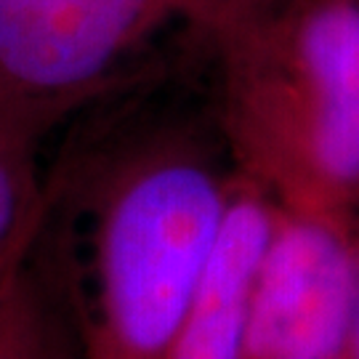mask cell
Returning <instances> with one entry per match:
<instances>
[{"label": "cell", "instance_id": "2", "mask_svg": "<svg viewBox=\"0 0 359 359\" xmlns=\"http://www.w3.org/2000/svg\"><path fill=\"white\" fill-rule=\"evenodd\" d=\"M205 38L234 173L280 210L357 224L359 0H243Z\"/></svg>", "mask_w": 359, "mask_h": 359}, {"label": "cell", "instance_id": "3", "mask_svg": "<svg viewBox=\"0 0 359 359\" xmlns=\"http://www.w3.org/2000/svg\"><path fill=\"white\" fill-rule=\"evenodd\" d=\"M243 0H0V120L46 136L115 93L170 27L205 35Z\"/></svg>", "mask_w": 359, "mask_h": 359}, {"label": "cell", "instance_id": "9", "mask_svg": "<svg viewBox=\"0 0 359 359\" xmlns=\"http://www.w3.org/2000/svg\"><path fill=\"white\" fill-rule=\"evenodd\" d=\"M29 253H32V250H29ZM29 253H27V256H29ZM27 256H25V258H27ZM25 258H22V261H25ZM22 261H16V264H11V266L0 269V298H3V290H6V285H8V280L13 277V271H16V266H19Z\"/></svg>", "mask_w": 359, "mask_h": 359}, {"label": "cell", "instance_id": "5", "mask_svg": "<svg viewBox=\"0 0 359 359\" xmlns=\"http://www.w3.org/2000/svg\"><path fill=\"white\" fill-rule=\"evenodd\" d=\"M280 208L243 176L234 179L216 248L194 285L163 359H240L258 271Z\"/></svg>", "mask_w": 359, "mask_h": 359}, {"label": "cell", "instance_id": "1", "mask_svg": "<svg viewBox=\"0 0 359 359\" xmlns=\"http://www.w3.org/2000/svg\"><path fill=\"white\" fill-rule=\"evenodd\" d=\"M218 139L176 109H126L93 139L88 280L69 283L88 359H163L237 179Z\"/></svg>", "mask_w": 359, "mask_h": 359}, {"label": "cell", "instance_id": "4", "mask_svg": "<svg viewBox=\"0 0 359 359\" xmlns=\"http://www.w3.org/2000/svg\"><path fill=\"white\" fill-rule=\"evenodd\" d=\"M357 298V224L280 210L240 359H341Z\"/></svg>", "mask_w": 359, "mask_h": 359}, {"label": "cell", "instance_id": "7", "mask_svg": "<svg viewBox=\"0 0 359 359\" xmlns=\"http://www.w3.org/2000/svg\"><path fill=\"white\" fill-rule=\"evenodd\" d=\"M40 136L0 120V269L38 245L48 226L53 192L40 170Z\"/></svg>", "mask_w": 359, "mask_h": 359}, {"label": "cell", "instance_id": "8", "mask_svg": "<svg viewBox=\"0 0 359 359\" xmlns=\"http://www.w3.org/2000/svg\"><path fill=\"white\" fill-rule=\"evenodd\" d=\"M341 359H359V224H357V298H354V314H351V330L346 338V348Z\"/></svg>", "mask_w": 359, "mask_h": 359}, {"label": "cell", "instance_id": "6", "mask_svg": "<svg viewBox=\"0 0 359 359\" xmlns=\"http://www.w3.org/2000/svg\"><path fill=\"white\" fill-rule=\"evenodd\" d=\"M40 240L0 298V359H88L72 285L38 256Z\"/></svg>", "mask_w": 359, "mask_h": 359}]
</instances>
